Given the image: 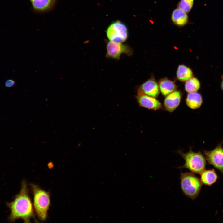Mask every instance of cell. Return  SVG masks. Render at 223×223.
I'll return each instance as SVG.
<instances>
[{
  "label": "cell",
  "instance_id": "cell-1",
  "mask_svg": "<svg viewBox=\"0 0 223 223\" xmlns=\"http://www.w3.org/2000/svg\"><path fill=\"white\" fill-rule=\"evenodd\" d=\"M7 204L10 211L8 217L10 222H13L21 219L25 222L29 223L31 218L35 219L32 202L25 181H23L20 190L14 200Z\"/></svg>",
  "mask_w": 223,
  "mask_h": 223
},
{
  "label": "cell",
  "instance_id": "cell-2",
  "mask_svg": "<svg viewBox=\"0 0 223 223\" xmlns=\"http://www.w3.org/2000/svg\"><path fill=\"white\" fill-rule=\"evenodd\" d=\"M31 187L33 194L35 211L39 219L44 221L47 218L50 204V194L35 184H31Z\"/></svg>",
  "mask_w": 223,
  "mask_h": 223
},
{
  "label": "cell",
  "instance_id": "cell-3",
  "mask_svg": "<svg viewBox=\"0 0 223 223\" xmlns=\"http://www.w3.org/2000/svg\"><path fill=\"white\" fill-rule=\"evenodd\" d=\"M202 183L200 179L192 172H181L180 185L181 190L186 196L194 200L198 196Z\"/></svg>",
  "mask_w": 223,
  "mask_h": 223
},
{
  "label": "cell",
  "instance_id": "cell-4",
  "mask_svg": "<svg viewBox=\"0 0 223 223\" xmlns=\"http://www.w3.org/2000/svg\"><path fill=\"white\" fill-rule=\"evenodd\" d=\"M179 154L184 159L185 163L178 168H186L191 172L198 174H200L205 170L206 160L200 152H195L190 149L187 153L180 151Z\"/></svg>",
  "mask_w": 223,
  "mask_h": 223
},
{
  "label": "cell",
  "instance_id": "cell-5",
  "mask_svg": "<svg viewBox=\"0 0 223 223\" xmlns=\"http://www.w3.org/2000/svg\"><path fill=\"white\" fill-rule=\"evenodd\" d=\"M107 35L110 41L121 43L127 39V28L124 24L117 21L109 26L107 31Z\"/></svg>",
  "mask_w": 223,
  "mask_h": 223
},
{
  "label": "cell",
  "instance_id": "cell-6",
  "mask_svg": "<svg viewBox=\"0 0 223 223\" xmlns=\"http://www.w3.org/2000/svg\"><path fill=\"white\" fill-rule=\"evenodd\" d=\"M203 153L207 162L223 174V148L221 146L210 151L205 150Z\"/></svg>",
  "mask_w": 223,
  "mask_h": 223
},
{
  "label": "cell",
  "instance_id": "cell-7",
  "mask_svg": "<svg viewBox=\"0 0 223 223\" xmlns=\"http://www.w3.org/2000/svg\"><path fill=\"white\" fill-rule=\"evenodd\" d=\"M107 55L109 57L117 59L124 53L129 55L132 51L130 47L121 43L109 42L107 46Z\"/></svg>",
  "mask_w": 223,
  "mask_h": 223
},
{
  "label": "cell",
  "instance_id": "cell-8",
  "mask_svg": "<svg viewBox=\"0 0 223 223\" xmlns=\"http://www.w3.org/2000/svg\"><path fill=\"white\" fill-rule=\"evenodd\" d=\"M137 99L139 105L143 107L155 110L162 108L161 104L155 98L144 94L138 90Z\"/></svg>",
  "mask_w": 223,
  "mask_h": 223
},
{
  "label": "cell",
  "instance_id": "cell-9",
  "mask_svg": "<svg viewBox=\"0 0 223 223\" xmlns=\"http://www.w3.org/2000/svg\"><path fill=\"white\" fill-rule=\"evenodd\" d=\"M181 98V93L177 91H174L166 96L164 101L165 109L169 112H173L179 106Z\"/></svg>",
  "mask_w": 223,
  "mask_h": 223
},
{
  "label": "cell",
  "instance_id": "cell-10",
  "mask_svg": "<svg viewBox=\"0 0 223 223\" xmlns=\"http://www.w3.org/2000/svg\"><path fill=\"white\" fill-rule=\"evenodd\" d=\"M138 91L142 93L154 98L157 97L160 93L159 85L153 79L148 80L140 87Z\"/></svg>",
  "mask_w": 223,
  "mask_h": 223
},
{
  "label": "cell",
  "instance_id": "cell-11",
  "mask_svg": "<svg viewBox=\"0 0 223 223\" xmlns=\"http://www.w3.org/2000/svg\"><path fill=\"white\" fill-rule=\"evenodd\" d=\"M171 20L173 24L178 27H182L187 24L189 17L188 13L177 8L174 9L171 14Z\"/></svg>",
  "mask_w": 223,
  "mask_h": 223
},
{
  "label": "cell",
  "instance_id": "cell-12",
  "mask_svg": "<svg viewBox=\"0 0 223 223\" xmlns=\"http://www.w3.org/2000/svg\"><path fill=\"white\" fill-rule=\"evenodd\" d=\"M203 103L201 95L196 92L189 93L186 99V103L190 108L195 109L199 108Z\"/></svg>",
  "mask_w": 223,
  "mask_h": 223
},
{
  "label": "cell",
  "instance_id": "cell-13",
  "mask_svg": "<svg viewBox=\"0 0 223 223\" xmlns=\"http://www.w3.org/2000/svg\"><path fill=\"white\" fill-rule=\"evenodd\" d=\"M200 180L203 184L210 186L214 183L218 179L214 169L204 170L200 174Z\"/></svg>",
  "mask_w": 223,
  "mask_h": 223
},
{
  "label": "cell",
  "instance_id": "cell-14",
  "mask_svg": "<svg viewBox=\"0 0 223 223\" xmlns=\"http://www.w3.org/2000/svg\"><path fill=\"white\" fill-rule=\"evenodd\" d=\"M160 90L164 96H166L174 91L176 86L172 81L167 79H161L159 82Z\"/></svg>",
  "mask_w": 223,
  "mask_h": 223
},
{
  "label": "cell",
  "instance_id": "cell-15",
  "mask_svg": "<svg viewBox=\"0 0 223 223\" xmlns=\"http://www.w3.org/2000/svg\"><path fill=\"white\" fill-rule=\"evenodd\" d=\"M33 8L39 11L49 10L54 5L55 0H29Z\"/></svg>",
  "mask_w": 223,
  "mask_h": 223
},
{
  "label": "cell",
  "instance_id": "cell-16",
  "mask_svg": "<svg viewBox=\"0 0 223 223\" xmlns=\"http://www.w3.org/2000/svg\"><path fill=\"white\" fill-rule=\"evenodd\" d=\"M177 76L179 80L186 81L192 77L193 72L189 67L184 65H180L177 69Z\"/></svg>",
  "mask_w": 223,
  "mask_h": 223
},
{
  "label": "cell",
  "instance_id": "cell-17",
  "mask_svg": "<svg viewBox=\"0 0 223 223\" xmlns=\"http://www.w3.org/2000/svg\"><path fill=\"white\" fill-rule=\"evenodd\" d=\"M200 87L199 81L195 77H192L186 81L185 84V90L189 93L197 92Z\"/></svg>",
  "mask_w": 223,
  "mask_h": 223
},
{
  "label": "cell",
  "instance_id": "cell-18",
  "mask_svg": "<svg viewBox=\"0 0 223 223\" xmlns=\"http://www.w3.org/2000/svg\"><path fill=\"white\" fill-rule=\"evenodd\" d=\"M194 0H180L177 4V8L188 13L192 8Z\"/></svg>",
  "mask_w": 223,
  "mask_h": 223
},
{
  "label": "cell",
  "instance_id": "cell-19",
  "mask_svg": "<svg viewBox=\"0 0 223 223\" xmlns=\"http://www.w3.org/2000/svg\"><path fill=\"white\" fill-rule=\"evenodd\" d=\"M15 84V81L11 79L7 80L5 82V86L6 87L10 88L13 87Z\"/></svg>",
  "mask_w": 223,
  "mask_h": 223
},
{
  "label": "cell",
  "instance_id": "cell-20",
  "mask_svg": "<svg viewBox=\"0 0 223 223\" xmlns=\"http://www.w3.org/2000/svg\"><path fill=\"white\" fill-rule=\"evenodd\" d=\"M221 87H222V90H223V81H222V85H221Z\"/></svg>",
  "mask_w": 223,
  "mask_h": 223
}]
</instances>
